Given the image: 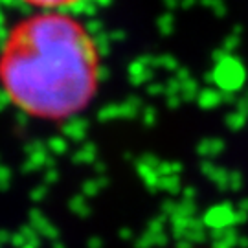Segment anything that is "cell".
<instances>
[{"mask_svg": "<svg viewBox=\"0 0 248 248\" xmlns=\"http://www.w3.org/2000/svg\"><path fill=\"white\" fill-rule=\"evenodd\" d=\"M101 87V52L76 17L48 11L18 20L0 46V89L26 118L62 124L83 114Z\"/></svg>", "mask_w": 248, "mask_h": 248, "instance_id": "1", "label": "cell"}, {"mask_svg": "<svg viewBox=\"0 0 248 248\" xmlns=\"http://www.w3.org/2000/svg\"><path fill=\"white\" fill-rule=\"evenodd\" d=\"M26 6H33V8L39 9H61V8H70V6H76L79 4L81 0H18Z\"/></svg>", "mask_w": 248, "mask_h": 248, "instance_id": "2", "label": "cell"}]
</instances>
